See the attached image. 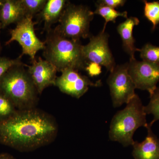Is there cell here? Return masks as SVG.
I'll return each mask as SVG.
<instances>
[{
	"instance_id": "6da1fadb",
	"label": "cell",
	"mask_w": 159,
	"mask_h": 159,
	"mask_svg": "<svg viewBox=\"0 0 159 159\" xmlns=\"http://www.w3.org/2000/svg\"><path fill=\"white\" fill-rule=\"evenodd\" d=\"M58 130L56 120L46 112L17 110L0 121V144L21 152L33 151L54 142Z\"/></svg>"
},
{
	"instance_id": "7a4b0ae2",
	"label": "cell",
	"mask_w": 159,
	"mask_h": 159,
	"mask_svg": "<svg viewBox=\"0 0 159 159\" xmlns=\"http://www.w3.org/2000/svg\"><path fill=\"white\" fill-rule=\"evenodd\" d=\"M43 56L58 72L66 69H85L87 63L82 54L80 41L62 36L55 29L47 31Z\"/></svg>"
},
{
	"instance_id": "3957f363",
	"label": "cell",
	"mask_w": 159,
	"mask_h": 159,
	"mask_svg": "<svg viewBox=\"0 0 159 159\" xmlns=\"http://www.w3.org/2000/svg\"><path fill=\"white\" fill-rule=\"evenodd\" d=\"M0 93L17 110L36 108L39 93L24 64L14 66L0 78Z\"/></svg>"
},
{
	"instance_id": "277c9868",
	"label": "cell",
	"mask_w": 159,
	"mask_h": 159,
	"mask_svg": "<svg viewBox=\"0 0 159 159\" xmlns=\"http://www.w3.org/2000/svg\"><path fill=\"white\" fill-rule=\"evenodd\" d=\"M145 106L136 94L127 103L124 109L119 111L111 121L109 137L111 141L119 142L124 147L133 145L134 134L139 127H146Z\"/></svg>"
},
{
	"instance_id": "5b68a950",
	"label": "cell",
	"mask_w": 159,
	"mask_h": 159,
	"mask_svg": "<svg viewBox=\"0 0 159 159\" xmlns=\"http://www.w3.org/2000/svg\"><path fill=\"white\" fill-rule=\"evenodd\" d=\"M94 15L87 6L70 2L54 29L64 37L80 41V39L90 37V24Z\"/></svg>"
},
{
	"instance_id": "8992f818",
	"label": "cell",
	"mask_w": 159,
	"mask_h": 159,
	"mask_svg": "<svg viewBox=\"0 0 159 159\" xmlns=\"http://www.w3.org/2000/svg\"><path fill=\"white\" fill-rule=\"evenodd\" d=\"M107 79V82L113 106L119 107L127 103L136 95L135 85L128 73V63L116 66Z\"/></svg>"
},
{
	"instance_id": "52a82bcc",
	"label": "cell",
	"mask_w": 159,
	"mask_h": 159,
	"mask_svg": "<svg viewBox=\"0 0 159 159\" xmlns=\"http://www.w3.org/2000/svg\"><path fill=\"white\" fill-rule=\"evenodd\" d=\"M33 17L26 16L16 24V27L10 31L11 37L6 43L9 45L13 41H16L21 47L22 53L20 56L28 55L32 60L35 59L36 53L44 48V42L37 37L34 32L35 23L32 20Z\"/></svg>"
},
{
	"instance_id": "ba28073f",
	"label": "cell",
	"mask_w": 159,
	"mask_h": 159,
	"mask_svg": "<svg viewBox=\"0 0 159 159\" xmlns=\"http://www.w3.org/2000/svg\"><path fill=\"white\" fill-rule=\"evenodd\" d=\"M109 37L108 33L102 31L96 36H90L88 43L82 46V54L87 64L92 63L103 66L111 72L116 65L109 47Z\"/></svg>"
},
{
	"instance_id": "9c48e42d",
	"label": "cell",
	"mask_w": 159,
	"mask_h": 159,
	"mask_svg": "<svg viewBox=\"0 0 159 159\" xmlns=\"http://www.w3.org/2000/svg\"><path fill=\"white\" fill-rule=\"evenodd\" d=\"M128 71L136 88L148 91L149 94L157 88L159 82V64L132 58L128 62Z\"/></svg>"
},
{
	"instance_id": "30bf717a",
	"label": "cell",
	"mask_w": 159,
	"mask_h": 159,
	"mask_svg": "<svg viewBox=\"0 0 159 159\" xmlns=\"http://www.w3.org/2000/svg\"><path fill=\"white\" fill-rule=\"evenodd\" d=\"M61 74L57 77L55 86L64 93L74 98L79 99L88 91L89 87H99L102 82L91 81L88 77L81 75L74 69H66L61 71Z\"/></svg>"
},
{
	"instance_id": "8fae6325",
	"label": "cell",
	"mask_w": 159,
	"mask_h": 159,
	"mask_svg": "<svg viewBox=\"0 0 159 159\" xmlns=\"http://www.w3.org/2000/svg\"><path fill=\"white\" fill-rule=\"evenodd\" d=\"M28 67V73L40 95L47 88L55 86L58 71L51 63L39 57L37 60H32V64Z\"/></svg>"
},
{
	"instance_id": "7c38bea8",
	"label": "cell",
	"mask_w": 159,
	"mask_h": 159,
	"mask_svg": "<svg viewBox=\"0 0 159 159\" xmlns=\"http://www.w3.org/2000/svg\"><path fill=\"white\" fill-rule=\"evenodd\" d=\"M150 123L145 127L147 135L142 142H134L132 155L135 159H159V139L152 130Z\"/></svg>"
},
{
	"instance_id": "4fadbf2b",
	"label": "cell",
	"mask_w": 159,
	"mask_h": 159,
	"mask_svg": "<svg viewBox=\"0 0 159 159\" xmlns=\"http://www.w3.org/2000/svg\"><path fill=\"white\" fill-rule=\"evenodd\" d=\"M70 2L66 0H48L43 9L37 14L44 22V30L48 31L53 24L59 21L65 9Z\"/></svg>"
},
{
	"instance_id": "5bb4252c",
	"label": "cell",
	"mask_w": 159,
	"mask_h": 159,
	"mask_svg": "<svg viewBox=\"0 0 159 159\" xmlns=\"http://www.w3.org/2000/svg\"><path fill=\"white\" fill-rule=\"evenodd\" d=\"M139 23L138 18L130 16L119 24L117 28V31L122 39L123 49L129 55L130 59L135 58V52L140 51V49L137 48L135 46V40L133 34L134 27L139 25Z\"/></svg>"
},
{
	"instance_id": "9a60e30c",
	"label": "cell",
	"mask_w": 159,
	"mask_h": 159,
	"mask_svg": "<svg viewBox=\"0 0 159 159\" xmlns=\"http://www.w3.org/2000/svg\"><path fill=\"white\" fill-rule=\"evenodd\" d=\"M25 16L20 0H5L0 9L2 29L11 24H17Z\"/></svg>"
},
{
	"instance_id": "2e32d148",
	"label": "cell",
	"mask_w": 159,
	"mask_h": 159,
	"mask_svg": "<svg viewBox=\"0 0 159 159\" xmlns=\"http://www.w3.org/2000/svg\"><path fill=\"white\" fill-rule=\"evenodd\" d=\"M94 14L101 16L105 20L104 26L102 31H105L107 25L109 22H116V19L118 17H123L127 19L128 18V12L126 11L120 12L114 9L107 6L96 5V9L93 11Z\"/></svg>"
},
{
	"instance_id": "e0dca14e",
	"label": "cell",
	"mask_w": 159,
	"mask_h": 159,
	"mask_svg": "<svg viewBox=\"0 0 159 159\" xmlns=\"http://www.w3.org/2000/svg\"><path fill=\"white\" fill-rule=\"evenodd\" d=\"M143 2L144 3V16L152 24V30H154L159 24V2Z\"/></svg>"
},
{
	"instance_id": "ac0fdd59",
	"label": "cell",
	"mask_w": 159,
	"mask_h": 159,
	"mask_svg": "<svg viewBox=\"0 0 159 159\" xmlns=\"http://www.w3.org/2000/svg\"><path fill=\"white\" fill-rule=\"evenodd\" d=\"M145 111L146 115L152 114L153 116L151 125H152L154 122L159 120V88L157 87L150 94V101L148 105L145 106Z\"/></svg>"
},
{
	"instance_id": "d6986e66",
	"label": "cell",
	"mask_w": 159,
	"mask_h": 159,
	"mask_svg": "<svg viewBox=\"0 0 159 159\" xmlns=\"http://www.w3.org/2000/svg\"><path fill=\"white\" fill-rule=\"evenodd\" d=\"M139 52L143 61L159 64V47L147 43L140 49Z\"/></svg>"
},
{
	"instance_id": "ffe728a7",
	"label": "cell",
	"mask_w": 159,
	"mask_h": 159,
	"mask_svg": "<svg viewBox=\"0 0 159 159\" xmlns=\"http://www.w3.org/2000/svg\"><path fill=\"white\" fill-rule=\"evenodd\" d=\"M26 16L33 17L38 14L47 3V0H20Z\"/></svg>"
},
{
	"instance_id": "44dd1931",
	"label": "cell",
	"mask_w": 159,
	"mask_h": 159,
	"mask_svg": "<svg viewBox=\"0 0 159 159\" xmlns=\"http://www.w3.org/2000/svg\"><path fill=\"white\" fill-rule=\"evenodd\" d=\"M17 110L12 102L0 93V121L8 119Z\"/></svg>"
},
{
	"instance_id": "7402d4cb",
	"label": "cell",
	"mask_w": 159,
	"mask_h": 159,
	"mask_svg": "<svg viewBox=\"0 0 159 159\" xmlns=\"http://www.w3.org/2000/svg\"><path fill=\"white\" fill-rule=\"evenodd\" d=\"M20 58L12 59L0 56V78L12 67L23 64Z\"/></svg>"
},
{
	"instance_id": "603a6c76",
	"label": "cell",
	"mask_w": 159,
	"mask_h": 159,
	"mask_svg": "<svg viewBox=\"0 0 159 159\" xmlns=\"http://www.w3.org/2000/svg\"><path fill=\"white\" fill-rule=\"evenodd\" d=\"M126 2L125 0H100L97 1L96 5L107 6L115 9L123 6Z\"/></svg>"
},
{
	"instance_id": "cb8c5ba5",
	"label": "cell",
	"mask_w": 159,
	"mask_h": 159,
	"mask_svg": "<svg viewBox=\"0 0 159 159\" xmlns=\"http://www.w3.org/2000/svg\"><path fill=\"white\" fill-rule=\"evenodd\" d=\"M85 70L92 77L97 76L101 72L100 66L92 63L87 64Z\"/></svg>"
},
{
	"instance_id": "d4e9b609",
	"label": "cell",
	"mask_w": 159,
	"mask_h": 159,
	"mask_svg": "<svg viewBox=\"0 0 159 159\" xmlns=\"http://www.w3.org/2000/svg\"><path fill=\"white\" fill-rule=\"evenodd\" d=\"M0 159H16L14 157L8 153H0Z\"/></svg>"
},
{
	"instance_id": "484cf974",
	"label": "cell",
	"mask_w": 159,
	"mask_h": 159,
	"mask_svg": "<svg viewBox=\"0 0 159 159\" xmlns=\"http://www.w3.org/2000/svg\"><path fill=\"white\" fill-rule=\"evenodd\" d=\"M4 1L5 0H0V9L2 8V6L4 4Z\"/></svg>"
},
{
	"instance_id": "4316f807",
	"label": "cell",
	"mask_w": 159,
	"mask_h": 159,
	"mask_svg": "<svg viewBox=\"0 0 159 159\" xmlns=\"http://www.w3.org/2000/svg\"><path fill=\"white\" fill-rule=\"evenodd\" d=\"M2 29V24H1V21H0V29ZM2 47H1V43H0V52H1Z\"/></svg>"
}]
</instances>
